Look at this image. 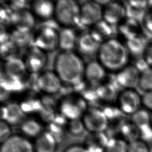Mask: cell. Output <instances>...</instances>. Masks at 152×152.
<instances>
[{
    "label": "cell",
    "instance_id": "3",
    "mask_svg": "<svg viewBox=\"0 0 152 152\" xmlns=\"http://www.w3.org/2000/svg\"><path fill=\"white\" fill-rule=\"evenodd\" d=\"M80 5L74 0H60L56 2L55 17L64 27H71L80 24Z\"/></svg>",
    "mask_w": 152,
    "mask_h": 152
},
{
    "label": "cell",
    "instance_id": "6",
    "mask_svg": "<svg viewBox=\"0 0 152 152\" xmlns=\"http://www.w3.org/2000/svg\"><path fill=\"white\" fill-rule=\"evenodd\" d=\"M82 121L85 128L93 133H102L108 126V118L106 114L99 109L93 108L86 110Z\"/></svg>",
    "mask_w": 152,
    "mask_h": 152
},
{
    "label": "cell",
    "instance_id": "25",
    "mask_svg": "<svg viewBox=\"0 0 152 152\" xmlns=\"http://www.w3.org/2000/svg\"><path fill=\"white\" fill-rule=\"evenodd\" d=\"M96 96L101 100L110 102L118 97L116 86L110 83H103L99 85L96 89Z\"/></svg>",
    "mask_w": 152,
    "mask_h": 152
},
{
    "label": "cell",
    "instance_id": "2",
    "mask_svg": "<svg viewBox=\"0 0 152 152\" xmlns=\"http://www.w3.org/2000/svg\"><path fill=\"white\" fill-rule=\"evenodd\" d=\"M97 54L99 61L104 68L114 72L127 66L130 56L125 45L115 38L103 42Z\"/></svg>",
    "mask_w": 152,
    "mask_h": 152
},
{
    "label": "cell",
    "instance_id": "36",
    "mask_svg": "<svg viewBox=\"0 0 152 152\" xmlns=\"http://www.w3.org/2000/svg\"><path fill=\"white\" fill-rule=\"evenodd\" d=\"M141 103L143 108L152 112V91L144 92L141 96Z\"/></svg>",
    "mask_w": 152,
    "mask_h": 152
},
{
    "label": "cell",
    "instance_id": "7",
    "mask_svg": "<svg viewBox=\"0 0 152 152\" xmlns=\"http://www.w3.org/2000/svg\"><path fill=\"white\" fill-rule=\"evenodd\" d=\"M103 20V8L97 1H87L80 5V24L93 26Z\"/></svg>",
    "mask_w": 152,
    "mask_h": 152
},
{
    "label": "cell",
    "instance_id": "24",
    "mask_svg": "<svg viewBox=\"0 0 152 152\" xmlns=\"http://www.w3.org/2000/svg\"><path fill=\"white\" fill-rule=\"evenodd\" d=\"M140 28L138 20L130 17L124 20L119 27L121 33L126 40L140 35Z\"/></svg>",
    "mask_w": 152,
    "mask_h": 152
},
{
    "label": "cell",
    "instance_id": "4",
    "mask_svg": "<svg viewBox=\"0 0 152 152\" xmlns=\"http://www.w3.org/2000/svg\"><path fill=\"white\" fill-rule=\"evenodd\" d=\"M86 100L80 96L71 95L63 99L59 104L61 115L70 121L80 119L86 112Z\"/></svg>",
    "mask_w": 152,
    "mask_h": 152
},
{
    "label": "cell",
    "instance_id": "11",
    "mask_svg": "<svg viewBox=\"0 0 152 152\" xmlns=\"http://www.w3.org/2000/svg\"><path fill=\"white\" fill-rule=\"evenodd\" d=\"M10 21L15 29L25 32H30L35 23L33 12L24 8L11 12Z\"/></svg>",
    "mask_w": 152,
    "mask_h": 152
},
{
    "label": "cell",
    "instance_id": "37",
    "mask_svg": "<svg viewBox=\"0 0 152 152\" xmlns=\"http://www.w3.org/2000/svg\"><path fill=\"white\" fill-rule=\"evenodd\" d=\"M17 48L14 43L10 40V41H7L4 43H1V53L2 55H4L5 56H8L7 59H9L10 58H12L11 55V53L14 52L13 50L14 49Z\"/></svg>",
    "mask_w": 152,
    "mask_h": 152
},
{
    "label": "cell",
    "instance_id": "26",
    "mask_svg": "<svg viewBox=\"0 0 152 152\" xmlns=\"http://www.w3.org/2000/svg\"><path fill=\"white\" fill-rule=\"evenodd\" d=\"M151 114L150 111L144 108H141L131 115V122L134 124L139 131L151 126Z\"/></svg>",
    "mask_w": 152,
    "mask_h": 152
},
{
    "label": "cell",
    "instance_id": "20",
    "mask_svg": "<svg viewBox=\"0 0 152 152\" xmlns=\"http://www.w3.org/2000/svg\"><path fill=\"white\" fill-rule=\"evenodd\" d=\"M78 37L71 27H64L59 32V48L62 51H72L76 47Z\"/></svg>",
    "mask_w": 152,
    "mask_h": 152
},
{
    "label": "cell",
    "instance_id": "15",
    "mask_svg": "<svg viewBox=\"0 0 152 152\" xmlns=\"http://www.w3.org/2000/svg\"><path fill=\"white\" fill-rule=\"evenodd\" d=\"M1 152H34L31 143L17 135H12L2 143Z\"/></svg>",
    "mask_w": 152,
    "mask_h": 152
},
{
    "label": "cell",
    "instance_id": "18",
    "mask_svg": "<svg viewBox=\"0 0 152 152\" xmlns=\"http://www.w3.org/2000/svg\"><path fill=\"white\" fill-rule=\"evenodd\" d=\"M106 74V69L99 61H92L85 66L84 76L93 85H100L104 80Z\"/></svg>",
    "mask_w": 152,
    "mask_h": 152
},
{
    "label": "cell",
    "instance_id": "39",
    "mask_svg": "<svg viewBox=\"0 0 152 152\" xmlns=\"http://www.w3.org/2000/svg\"><path fill=\"white\" fill-rule=\"evenodd\" d=\"M65 152H89L87 148H85L83 147L75 145L72 146L66 150Z\"/></svg>",
    "mask_w": 152,
    "mask_h": 152
},
{
    "label": "cell",
    "instance_id": "16",
    "mask_svg": "<svg viewBox=\"0 0 152 152\" xmlns=\"http://www.w3.org/2000/svg\"><path fill=\"white\" fill-rule=\"evenodd\" d=\"M102 43L90 32L83 34L78 37L76 48L81 55L91 56L98 53Z\"/></svg>",
    "mask_w": 152,
    "mask_h": 152
},
{
    "label": "cell",
    "instance_id": "29",
    "mask_svg": "<svg viewBox=\"0 0 152 152\" xmlns=\"http://www.w3.org/2000/svg\"><path fill=\"white\" fill-rule=\"evenodd\" d=\"M121 132L128 142L140 139V131L131 122L123 124L121 127Z\"/></svg>",
    "mask_w": 152,
    "mask_h": 152
},
{
    "label": "cell",
    "instance_id": "30",
    "mask_svg": "<svg viewBox=\"0 0 152 152\" xmlns=\"http://www.w3.org/2000/svg\"><path fill=\"white\" fill-rule=\"evenodd\" d=\"M128 143L126 141L119 138H111L109 140L106 147V152H128Z\"/></svg>",
    "mask_w": 152,
    "mask_h": 152
},
{
    "label": "cell",
    "instance_id": "14",
    "mask_svg": "<svg viewBox=\"0 0 152 152\" xmlns=\"http://www.w3.org/2000/svg\"><path fill=\"white\" fill-rule=\"evenodd\" d=\"M5 75L12 81H19L25 75L27 70L24 61L13 56L5 60L4 65Z\"/></svg>",
    "mask_w": 152,
    "mask_h": 152
},
{
    "label": "cell",
    "instance_id": "10",
    "mask_svg": "<svg viewBox=\"0 0 152 152\" xmlns=\"http://www.w3.org/2000/svg\"><path fill=\"white\" fill-rule=\"evenodd\" d=\"M141 73L134 65L125 66L117 72L116 83L124 89H134L138 86Z\"/></svg>",
    "mask_w": 152,
    "mask_h": 152
},
{
    "label": "cell",
    "instance_id": "13",
    "mask_svg": "<svg viewBox=\"0 0 152 152\" xmlns=\"http://www.w3.org/2000/svg\"><path fill=\"white\" fill-rule=\"evenodd\" d=\"M24 62L27 70L33 73L38 72L46 65L47 56L45 51L34 46L28 49Z\"/></svg>",
    "mask_w": 152,
    "mask_h": 152
},
{
    "label": "cell",
    "instance_id": "28",
    "mask_svg": "<svg viewBox=\"0 0 152 152\" xmlns=\"http://www.w3.org/2000/svg\"><path fill=\"white\" fill-rule=\"evenodd\" d=\"M10 40L14 43L16 47H24L27 45L31 39L30 32H25L16 29L10 35Z\"/></svg>",
    "mask_w": 152,
    "mask_h": 152
},
{
    "label": "cell",
    "instance_id": "5",
    "mask_svg": "<svg viewBox=\"0 0 152 152\" xmlns=\"http://www.w3.org/2000/svg\"><path fill=\"white\" fill-rule=\"evenodd\" d=\"M35 46L45 52H51L59 47V32L50 26L38 30L33 37Z\"/></svg>",
    "mask_w": 152,
    "mask_h": 152
},
{
    "label": "cell",
    "instance_id": "38",
    "mask_svg": "<svg viewBox=\"0 0 152 152\" xmlns=\"http://www.w3.org/2000/svg\"><path fill=\"white\" fill-rule=\"evenodd\" d=\"M142 57L148 66L152 68V42L148 43Z\"/></svg>",
    "mask_w": 152,
    "mask_h": 152
},
{
    "label": "cell",
    "instance_id": "34",
    "mask_svg": "<svg viewBox=\"0 0 152 152\" xmlns=\"http://www.w3.org/2000/svg\"><path fill=\"white\" fill-rule=\"evenodd\" d=\"M142 22V26L145 30L152 34V8H149L145 11Z\"/></svg>",
    "mask_w": 152,
    "mask_h": 152
},
{
    "label": "cell",
    "instance_id": "33",
    "mask_svg": "<svg viewBox=\"0 0 152 152\" xmlns=\"http://www.w3.org/2000/svg\"><path fill=\"white\" fill-rule=\"evenodd\" d=\"M68 129L69 132L75 135L81 134L84 131L85 126L83 122V121L80 119L71 121L69 123Z\"/></svg>",
    "mask_w": 152,
    "mask_h": 152
},
{
    "label": "cell",
    "instance_id": "35",
    "mask_svg": "<svg viewBox=\"0 0 152 152\" xmlns=\"http://www.w3.org/2000/svg\"><path fill=\"white\" fill-rule=\"evenodd\" d=\"M11 129L10 125L4 121H1L0 122V141L1 143L4 142L11 135Z\"/></svg>",
    "mask_w": 152,
    "mask_h": 152
},
{
    "label": "cell",
    "instance_id": "31",
    "mask_svg": "<svg viewBox=\"0 0 152 152\" xmlns=\"http://www.w3.org/2000/svg\"><path fill=\"white\" fill-rule=\"evenodd\" d=\"M138 86L144 91H152V68L141 73Z\"/></svg>",
    "mask_w": 152,
    "mask_h": 152
},
{
    "label": "cell",
    "instance_id": "21",
    "mask_svg": "<svg viewBox=\"0 0 152 152\" xmlns=\"http://www.w3.org/2000/svg\"><path fill=\"white\" fill-rule=\"evenodd\" d=\"M56 139L49 131L43 132L36 138L35 142L36 152H55Z\"/></svg>",
    "mask_w": 152,
    "mask_h": 152
},
{
    "label": "cell",
    "instance_id": "1",
    "mask_svg": "<svg viewBox=\"0 0 152 152\" xmlns=\"http://www.w3.org/2000/svg\"><path fill=\"white\" fill-rule=\"evenodd\" d=\"M55 72L61 81L71 85L78 84L84 74L85 65L81 58L72 51H61L55 58Z\"/></svg>",
    "mask_w": 152,
    "mask_h": 152
},
{
    "label": "cell",
    "instance_id": "27",
    "mask_svg": "<svg viewBox=\"0 0 152 152\" xmlns=\"http://www.w3.org/2000/svg\"><path fill=\"white\" fill-rule=\"evenodd\" d=\"M20 129L24 134L30 137H37L42 133V125L34 119H24L21 123Z\"/></svg>",
    "mask_w": 152,
    "mask_h": 152
},
{
    "label": "cell",
    "instance_id": "32",
    "mask_svg": "<svg viewBox=\"0 0 152 152\" xmlns=\"http://www.w3.org/2000/svg\"><path fill=\"white\" fill-rule=\"evenodd\" d=\"M128 152H150V149L147 142L138 139L128 142Z\"/></svg>",
    "mask_w": 152,
    "mask_h": 152
},
{
    "label": "cell",
    "instance_id": "12",
    "mask_svg": "<svg viewBox=\"0 0 152 152\" xmlns=\"http://www.w3.org/2000/svg\"><path fill=\"white\" fill-rule=\"evenodd\" d=\"M62 81L55 71H46L37 78V84L40 90L47 94H54L61 88Z\"/></svg>",
    "mask_w": 152,
    "mask_h": 152
},
{
    "label": "cell",
    "instance_id": "40",
    "mask_svg": "<svg viewBox=\"0 0 152 152\" xmlns=\"http://www.w3.org/2000/svg\"><path fill=\"white\" fill-rule=\"evenodd\" d=\"M151 125L152 126V112H151Z\"/></svg>",
    "mask_w": 152,
    "mask_h": 152
},
{
    "label": "cell",
    "instance_id": "17",
    "mask_svg": "<svg viewBox=\"0 0 152 152\" xmlns=\"http://www.w3.org/2000/svg\"><path fill=\"white\" fill-rule=\"evenodd\" d=\"M24 112L21 106L16 103H10L1 108V121H4L9 125H17L24 119Z\"/></svg>",
    "mask_w": 152,
    "mask_h": 152
},
{
    "label": "cell",
    "instance_id": "22",
    "mask_svg": "<svg viewBox=\"0 0 152 152\" xmlns=\"http://www.w3.org/2000/svg\"><path fill=\"white\" fill-rule=\"evenodd\" d=\"M148 45L146 39L140 34L126 40L125 46L130 55L139 58L143 56Z\"/></svg>",
    "mask_w": 152,
    "mask_h": 152
},
{
    "label": "cell",
    "instance_id": "23",
    "mask_svg": "<svg viewBox=\"0 0 152 152\" xmlns=\"http://www.w3.org/2000/svg\"><path fill=\"white\" fill-rule=\"evenodd\" d=\"M112 26L104 20H102L92 26L90 33L99 41L103 43L111 39L110 37L113 33Z\"/></svg>",
    "mask_w": 152,
    "mask_h": 152
},
{
    "label": "cell",
    "instance_id": "8",
    "mask_svg": "<svg viewBox=\"0 0 152 152\" xmlns=\"http://www.w3.org/2000/svg\"><path fill=\"white\" fill-rule=\"evenodd\" d=\"M118 100L119 109L125 114L132 115L141 108V96L134 89H124Z\"/></svg>",
    "mask_w": 152,
    "mask_h": 152
},
{
    "label": "cell",
    "instance_id": "9",
    "mask_svg": "<svg viewBox=\"0 0 152 152\" xmlns=\"http://www.w3.org/2000/svg\"><path fill=\"white\" fill-rule=\"evenodd\" d=\"M126 14V7L118 1L107 2L103 8V20L112 26L121 24Z\"/></svg>",
    "mask_w": 152,
    "mask_h": 152
},
{
    "label": "cell",
    "instance_id": "19",
    "mask_svg": "<svg viewBox=\"0 0 152 152\" xmlns=\"http://www.w3.org/2000/svg\"><path fill=\"white\" fill-rule=\"evenodd\" d=\"M31 7L33 15L42 20H48L55 14V4L49 0L34 1Z\"/></svg>",
    "mask_w": 152,
    "mask_h": 152
}]
</instances>
